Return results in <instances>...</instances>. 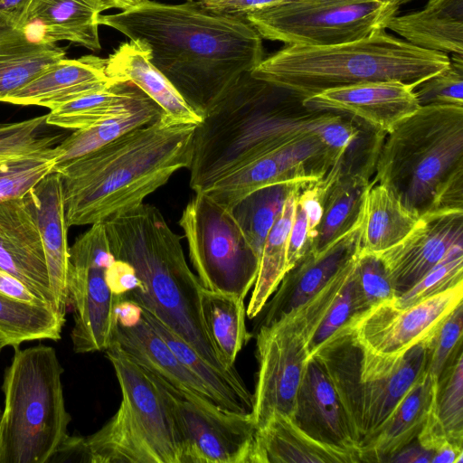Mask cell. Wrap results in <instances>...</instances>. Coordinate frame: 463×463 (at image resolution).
<instances>
[{
  "mask_svg": "<svg viewBox=\"0 0 463 463\" xmlns=\"http://www.w3.org/2000/svg\"><path fill=\"white\" fill-rule=\"evenodd\" d=\"M354 281L357 314L383 301L394 300L398 297L385 267L376 253L359 250Z\"/></svg>",
  "mask_w": 463,
  "mask_h": 463,
  "instance_id": "42",
  "label": "cell"
},
{
  "mask_svg": "<svg viewBox=\"0 0 463 463\" xmlns=\"http://www.w3.org/2000/svg\"><path fill=\"white\" fill-rule=\"evenodd\" d=\"M438 377L426 370L379 430L359 449L361 462H388L417 439Z\"/></svg>",
  "mask_w": 463,
  "mask_h": 463,
  "instance_id": "29",
  "label": "cell"
},
{
  "mask_svg": "<svg viewBox=\"0 0 463 463\" xmlns=\"http://www.w3.org/2000/svg\"><path fill=\"white\" fill-rule=\"evenodd\" d=\"M144 0H91L97 9L101 13L109 9H129Z\"/></svg>",
  "mask_w": 463,
  "mask_h": 463,
  "instance_id": "55",
  "label": "cell"
},
{
  "mask_svg": "<svg viewBox=\"0 0 463 463\" xmlns=\"http://www.w3.org/2000/svg\"><path fill=\"white\" fill-rule=\"evenodd\" d=\"M106 65L107 59L91 54L72 60L63 58L8 95L3 102L52 110L108 87L113 80L106 74Z\"/></svg>",
  "mask_w": 463,
  "mask_h": 463,
  "instance_id": "23",
  "label": "cell"
},
{
  "mask_svg": "<svg viewBox=\"0 0 463 463\" xmlns=\"http://www.w3.org/2000/svg\"><path fill=\"white\" fill-rule=\"evenodd\" d=\"M361 219L349 232L318 253L309 250L288 269L257 315L251 335L269 326L317 294L360 250Z\"/></svg>",
  "mask_w": 463,
  "mask_h": 463,
  "instance_id": "20",
  "label": "cell"
},
{
  "mask_svg": "<svg viewBox=\"0 0 463 463\" xmlns=\"http://www.w3.org/2000/svg\"><path fill=\"white\" fill-rule=\"evenodd\" d=\"M358 462V453L315 439L280 412H274L258 430L252 457V463Z\"/></svg>",
  "mask_w": 463,
  "mask_h": 463,
  "instance_id": "28",
  "label": "cell"
},
{
  "mask_svg": "<svg viewBox=\"0 0 463 463\" xmlns=\"http://www.w3.org/2000/svg\"><path fill=\"white\" fill-rule=\"evenodd\" d=\"M463 302L460 303L445 319L434 335L428 372L439 377L455 352L462 346Z\"/></svg>",
  "mask_w": 463,
  "mask_h": 463,
  "instance_id": "45",
  "label": "cell"
},
{
  "mask_svg": "<svg viewBox=\"0 0 463 463\" xmlns=\"http://www.w3.org/2000/svg\"><path fill=\"white\" fill-rule=\"evenodd\" d=\"M107 281L112 293L117 297H122L139 286L133 268L117 259L107 270Z\"/></svg>",
  "mask_w": 463,
  "mask_h": 463,
  "instance_id": "49",
  "label": "cell"
},
{
  "mask_svg": "<svg viewBox=\"0 0 463 463\" xmlns=\"http://www.w3.org/2000/svg\"><path fill=\"white\" fill-rule=\"evenodd\" d=\"M24 0H0V22L15 27Z\"/></svg>",
  "mask_w": 463,
  "mask_h": 463,
  "instance_id": "53",
  "label": "cell"
},
{
  "mask_svg": "<svg viewBox=\"0 0 463 463\" xmlns=\"http://www.w3.org/2000/svg\"><path fill=\"white\" fill-rule=\"evenodd\" d=\"M430 463H463V448L446 443L433 452Z\"/></svg>",
  "mask_w": 463,
  "mask_h": 463,
  "instance_id": "54",
  "label": "cell"
},
{
  "mask_svg": "<svg viewBox=\"0 0 463 463\" xmlns=\"http://www.w3.org/2000/svg\"><path fill=\"white\" fill-rule=\"evenodd\" d=\"M200 305L204 327L222 365L234 368L238 354L252 336L246 327L244 299L203 288Z\"/></svg>",
  "mask_w": 463,
  "mask_h": 463,
  "instance_id": "34",
  "label": "cell"
},
{
  "mask_svg": "<svg viewBox=\"0 0 463 463\" xmlns=\"http://www.w3.org/2000/svg\"><path fill=\"white\" fill-rule=\"evenodd\" d=\"M449 64L448 54L421 49L383 30L334 45H285L250 74L306 99L372 81L398 80L415 88Z\"/></svg>",
  "mask_w": 463,
  "mask_h": 463,
  "instance_id": "5",
  "label": "cell"
},
{
  "mask_svg": "<svg viewBox=\"0 0 463 463\" xmlns=\"http://www.w3.org/2000/svg\"><path fill=\"white\" fill-rule=\"evenodd\" d=\"M386 28L421 49L463 55V0H428L421 10L393 15Z\"/></svg>",
  "mask_w": 463,
  "mask_h": 463,
  "instance_id": "30",
  "label": "cell"
},
{
  "mask_svg": "<svg viewBox=\"0 0 463 463\" xmlns=\"http://www.w3.org/2000/svg\"><path fill=\"white\" fill-rule=\"evenodd\" d=\"M373 184L390 188L419 217L463 175V107L420 106L385 135Z\"/></svg>",
  "mask_w": 463,
  "mask_h": 463,
  "instance_id": "7",
  "label": "cell"
},
{
  "mask_svg": "<svg viewBox=\"0 0 463 463\" xmlns=\"http://www.w3.org/2000/svg\"><path fill=\"white\" fill-rule=\"evenodd\" d=\"M149 373L172 416L183 463H252L258 429L250 413L210 406Z\"/></svg>",
  "mask_w": 463,
  "mask_h": 463,
  "instance_id": "14",
  "label": "cell"
},
{
  "mask_svg": "<svg viewBox=\"0 0 463 463\" xmlns=\"http://www.w3.org/2000/svg\"><path fill=\"white\" fill-rule=\"evenodd\" d=\"M0 270L24 283L61 314L52 291L34 211L28 194L0 203Z\"/></svg>",
  "mask_w": 463,
  "mask_h": 463,
  "instance_id": "18",
  "label": "cell"
},
{
  "mask_svg": "<svg viewBox=\"0 0 463 463\" xmlns=\"http://www.w3.org/2000/svg\"><path fill=\"white\" fill-rule=\"evenodd\" d=\"M413 89L398 80L372 81L326 90L304 99L303 104L348 116L386 135L420 107Z\"/></svg>",
  "mask_w": 463,
  "mask_h": 463,
  "instance_id": "19",
  "label": "cell"
},
{
  "mask_svg": "<svg viewBox=\"0 0 463 463\" xmlns=\"http://www.w3.org/2000/svg\"><path fill=\"white\" fill-rule=\"evenodd\" d=\"M373 165L347 161L345 156L316 183L323 214L308 240V250L318 253L349 232L361 219L368 189L373 184Z\"/></svg>",
  "mask_w": 463,
  "mask_h": 463,
  "instance_id": "21",
  "label": "cell"
},
{
  "mask_svg": "<svg viewBox=\"0 0 463 463\" xmlns=\"http://www.w3.org/2000/svg\"><path fill=\"white\" fill-rule=\"evenodd\" d=\"M433 337L402 354H381L363 345L347 322L312 353L335 390L359 449L427 370Z\"/></svg>",
  "mask_w": 463,
  "mask_h": 463,
  "instance_id": "6",
  "label": "cell"
},
{
  "mask_svg": "<svg viewBox=\"0 0 463 463\" xmlns=\"http://www.w3.org/2000/svg\"><path fill=\"white\" fill-rule=\"evenodd\" d=\"M106 74L113 80L130 81L135 84L175 123L197 126L203 120L167 78L151 62L149 50L139 40L121 43L109 56Z\"/></svg>",
  "mask_w": 463,
  "mask_h": 463,
  "instance_id": "27",
  "label": "cell"
},
{
  "mask_svg": "<svg viewBox=\"0 0 463 463\" xmlns=\"http://www.w3.org/2000/svg\"><path fill=\"white\" fill-rule=\"evenodd\" d=\"M334 299V291L323 288L304 304L254 334L258 373L250 415L258 430L274 412L292 418L310 356V342Z\"/></svg>",
  "mask_w": 463,
  "mask_h": 463,
  "instance_id": "10",
  "label": "cell"
},
{
  "mask_svg": "<svg viewBox=\"0 0 463 463\" xmlns=\"http://www.w3.org/2000/svg\"><path fill=\"white\" fill-rule=\"evenodd\" d=\"M122 399L112 418L84 438L89 463H183L172 416L156 381L114 341L105 350Z\"/></svg>",
  "mask_w": 463,
  "mask_h": 463,
  "instance_id": "9",
  "label": "cell"
},
{
  "mask_svg": "<svg viewBox=\"0 0 463 463\" xmlns=\"http://www.w3.org/2000/svg\"><path fill=\"white\" fill-rule=\"evenodd\" d=\"M112 341L137 364L175 388L210 406L227 411L205 383L175 355L143 317L129 326L116 323Z\"/></svg>",
  "mask_w": 463,
  "mask_h": 463,
  "instance_id": "24",
  "label": "cell"
},
{
  "mask_svg": "<svg viewBox=\"0 0 463 463\" xmlns=\"http://www.w3.org/2000/svg\"><path fill=\"white\" fill-rule=\"evenodd\" d=\"M47 114L20 121L0 122V162L44 152L56 146L60 136L40 135Z\"/></svg>",
  "mask_w": 463,
  "mask_h": 463,
  "instance_id": "41",
  "label": "cell"
},
{
  "mask_svg": "<svg viewBox=\"0 0 463 463\" xmlns=\"http://www.w3.org/2000/svg\"><path fill=\"white\" fill-rule=\"evenodd\" d=\"M292 419L315 439L359 454L358 444L335 390L314 356L307 362Z\"/></svg>",
  "mask_w": 463,
  "mask_h": 463,
  "instance_id": "22",
  "label": "cell"
},
{
  "mask_svg": "<svg viewBox=\"0 0 463 463\" xmlns=\"http://www.w3.org/2000/svg\"><path fill=\"white\" fill-rule=\"evenodd\" d=\"M204 7L225 14L245 16L248 13L290 0H195Z\"/></svg>",
  "mask_w": 463,
  "mask_h": 463,
  "instance_id": "48",
  "label": "cell"
},
{
  "mask_svg": "<svg viewBox=\"0 0 463 463\" xmlns=\"http://www.w3.org/2000/svg\"><path fill=\"white\" fill-rule=\"evenodd\" d=\"M307 184L286 183L268 185L250 193L232 209L260 260L268 233L280 214L288 195L295 188Z\"/></svg>",
  "mask_w": 463,
  "mask_h": 463,
  "instance_id": "39",
  "label": "cell"
},
{
  "mask_svg": "<svg viewBox=\"0 0 463 463\" xmlns=\"http://www.w3.org/2000/svg\"><path fill=\"white\" fill-rule=\"evenodd\" d=\"M432 452L423 449L417 442L412 445L409 444L402 450L392 456L388 462L396 463H430L432 458Z\"/></svg>",
  "mask_w": 463,
  "mask_h": 463,
  "instance_id": "52",
  "label": "cell"
},
{
  "mask_svg": "<svg viewBox=\"0 0 463 463\" xmlns=\"http://www.w3.org/2000/svg\"><path fill=\"white\" fill-rule=\"evenodd\" d=\"M64 317L46 305L22 302L0 294V334L9 345L61 338Z\"/></svg>",
  "mask_w": 463,
  "mask_h": 463,
  "instance_id": "38",
  "label": "cell"
},
{
  "mask_svg": "<svg viewBox=\"0 0 463 463\" xmlns=\"http://www.w3.org/2000/svg\"><path fill=\"white\" fill-rule=\"evenodd\" d=\"M462 300L463 282L405 307H397L393 300L383 301L348 322L370 350L397 355L432 338Z\"/></svg>",
  "mask_w": 463,
  "mask_h": 463,
  "instance_id": "16",
  "label": "cell"
},
{
  "mask_svg": "<svg viewBox=\"0 0 463 463\" xmlns=\"http://www.w3.org/2000/svg\"><path fill=\"white\" fill-rule=\"evenodd\" d=\"M301 97L243 74L194 129L189 184L203 193L252 160L307 136H317L342 155L360 128L350 117L310 109Z\"/></svg>",
  "mask_w": 463,
  "mask_h": 463,
  "instance_id": "2",
  "label": "cell"
},
{
  "mask_svg": "<svg viewBox=\"0 0 463 463\" xmlns=\"http://www.w3.org/2000/svg\"><path fill=\"white\" fill-rule=\"evenodd\" d=\"M355 267L356 262L354 269L338 291L323 321L315 332L310 342V355L326 338L357 315L354 281Z\"/></svg>",
  "mask_w": 463,
  "mask_h": 463,
  "instance_id": "46",
  "label": "cell"
},
{
  "mask_svg": "<svg viewBox=\"0 0 463 463\" xmlns=\"http://www.w3.org/2000/svg\"><path fill=\"white\" fill-rule=\"evenodd\" d=\"M68 289L74 309L71 337L75 353L105 351L112 342L115 296L107 270L115 261L104 222H95L69 250Z\"/></svg>",
  "mask_w": 463,
  "mask_h": 463,
  "instance_id": "13",
  "label": "cell"
},
{
  "mask_svg": "<svg viewBox=\"0 0 463 463\" xmlns=\"http://www.w3.org/2000/svg\"><path fill=\"white\" fill-rule=\"evenodd\" d=\"M419 216L387 186L373 184L365 195L360 225V250L380 253L402 241Z\"/></svg>",
  "mask_w": 463,
  "mask_h": 463,
  "instance_id": "33",
  "label": "cell"
},
{
  "mask_svg": "<svg viewBox=\"0 0 463 463\" xmlns=\"http://www.w3.org/2000/svg\"><path fill=\"white\" fill-rule=\"evenodd\" d=\"M65 56L56 43L35 40L15 27L1 28L0 101Z\"/></svg>",
  "mask_w": 463,
  "mask_h": 463,
  "instance_id": "32",
  "label": "cell"
},
{
  "mask_svg": "<svg viewBox=\"0 0 463 463\" xmlns=\"http://www.w3.org/2000/svg\"><path fill=\"white\" fill-rule=\"evenodd\" d=\"M45 252L50 282L60 310L65 316L68 289L69 246L61 178L53 171L28 194Z\"/></svg>",
  "mask_w": 463,
  "mask_h": 463,
  "instance_id": "26",
  "label": "cell"
},
{
  "mask_svg": "<svg viewBox=\"0 0 463 463\" xmlns=\"http://www.w3.org/2000/svg\"><path fill=\"white\" fill-rule=\"evenodd\" d=\"M463 282V244L454 247L448 255L414 286L394 299L405 307L441 293Z\"/></svg>",
  "mask_w": 463,
  "mask_h": 463,
  "instance_id": "43",
  "label": "cell"
},
{
  "mask_svg": "<svg viewBox=\"0 0 463 463\" xmlns=\"http://www.w3.org/2000/svg\"><path fill=\"white\" fill-rule=\"evenodd\" d=\"M317 183V182H316ZM316 183L304 186L297 196L298 202L302 205L307 219L308 240L313 235L317 226L319 224L323 207Z\"/></svg>",
  "mask_w": 463,
  "mask_h": 463,
  "instance_id": "50",
  "label": "cell"
},
{
  "mask_svg": "<svg viewBox=\"0 0 463 463\" xmlns=\"http://www.w3.org/2000/svg\"><path fill=\"white\" fill-rule=\"evenodd\" d=\"M413 91L420 106L463 107V55L452 54L447 68L419 83Z\"/></svg>",
  "mask_w": 463,
  "mask_h": 463,
  "instance_id": "44",
  "label": "cell"
},
{
  "mask_svg": "<svg viewBox=\"0 0 463 463\" xmlns=\"http://www.w3.org/2000/svg\"><path fill=\"white\" fill-rule=\"evenodd\" d=\"M459 244H463V210L433 211L420 216L402 241L376 254L399 297Z\"/></svg>",
  "mask_w": 463,
  "mask_h": 463,
  "instance_id": "17",
  "label": "cell"
},
{
  "mask_svg": "<svg viewBox=\"0 0 463 463\" xmlns=\"http://www.w3.org/2000/svg\"><path fill=\"white\" fill-rule=\"evenodd\" d=\"M146 94L130 81L113 80L108 87L51 110L46 124L81 129L130 109Z\"/></svg>",
  "mask_w": 463,
  "mask_h": 463,
  "instance_id": "35",
  "label": "cell"
},
{
  "mask_svg": "<svg viewBox=\"0 0 463 463\" xmlns=\"http://www.w3.org/2000/svg\"><path fill=\"white\" fill-rule=\"evenodd\" d=\"M99 23L144 43L151 62L202 118L264 59L262 38L245 16L217 13L195 0H144L100 14Z\"/></svg>",
  "mask_w": 463,
  "mask_h": 463,
  "instance_id": "1",
  "label": "cell"
},
{
  "mask_svg": "<svg viewBox=\"0 0 463 463\" xmlns=\"http://www.w3.org/2000/svg\"><path fill=\"white\" fill-rule=\"evenodd\" d=\"M196 125L164 114L110 143L59 163L68 227L91 225L133 209L192 160Z\"/></svg>",
  "mask_w": 463,
  "mask_h": 463,
  "instance_id": "3",
  "label": "cell"
},
{
  "mask_svg": "<svg viewBox=\"0 0 463 463\" xmlns=\"http://www.w3.org/2000/svg\"><path fill=\"white\" fill-rule=\"evenodd\" d=\"M57 164L56 146L0 162V203L26 195Z\"/></svg>",
  "mask_w": 463,
  "mask_h": 463,
  "instance_id": "40",
  "label": "cell"
},
{
  "mask_svg": "<svg viewBox=\"0 0 463 463\" xmlns=\"http://www.w3.org/2000/svg\"><path fill=\"white\" fill-rule=\"evenodd\" d=\"M4 26H5V24L0 22V29L3 28Z\"/></svg>",
  "mask_w": 463,
  "mask_h": 463,
  "instance_id": "58",
  "label": "cell"
},
{
  "mask_svg": "<svg viewBox=\"0 0 463 463\" xmlns=\"http://www.w3.org/2000/svg\"><path fill=\"white\" fill-rule=\"evenodd\" d=\"M179 225L202 286L244 299L255 283L260 257L232 210L204 193H195L184 209Z\"/></svg>",
  "mask_w": 463,
  "mask_h": 463,
  "instance_id": "12",
  "label": "cell"
},
{
  "mask_svg": "<svg viewBox=\"0 0 463 463\" xmlns=\"http://www.w3.org/2000/svg\"><path fill=\"white\" fill-rule=\"evenodd\" d=\"M62 373L52 346L16 347L2 385L0 463H46L68 436Z\"/></svg>",
  "mask_w": 463,
  "mask_h": 463,
  "instance_id": "8",
  "label": "cell"
},
{
  "mask_svg": "<svg viewBox=\"0 0 463 463\" xmlns=\"http://www.w3.org/2000/svg\"><path fill=\"white\" fill-rule=\"evenodd\" d=\"M104 224L115 259L128 263L139 281L121 298L147 310L214 367L236 370L222 365L208 336L200 305L203 287L185 260L181 238L159 209L143 203Z\"/></svg>",
  "mask_w": 463,
  "mask_h": 463,
  "instance_id": "4",
  "label": "cell"
},
{
  "mask_svg": "<svg viewBox=\"0 0 463 463\" xmlns=\"http://www.w3.org/2000/svg\"><path fill=\"white\" fill-rule=\"evenodd\" d=\"M6 345H9L6 338L2 334H0V353Z\"/></svg>",
  "mask_w": 463,
  "mask_h": 463,
  "instance_id": "57",
  "label": "cell"
},
{
  "mask_svg": "<svg viewBox=\"0 0 463 463\" xmlns=\"http://www.w3.org/2000/svg\"><path fill=\"white\" fill-rule=\"evenodd\" d=\"M343 156L319 137H303L244 165L203 193L232 210L245 196L268 185L318 182Z\"/></svg>",
  "mask_w": 463,
  "mask_h": 463,
  "instance_id": "15",
  "label": "cell"
},
{
  "mask_svg": "<svg viewBox=\"0 0 463 463\" xmlns=\"http://www.w3.org/2000/svg\"><path fill=\"white\" fill-rule=\"evenodd\" d=\"M304 186L306 185L297 187L289 193L280 214L265 240L257 278L246 308V315L249 318H255L261 311L288 271V236L295 213L296 199L298 192Z\"/></svg>",
  "mask_w": 463,
  "mask_h": 463,
  "instance_id": "36",
  "label": "cell"
},
{
  "mask_svg": "<svg viewBox=\"0 0 463 463\" xmlns=\"http://www.w3.org/2000/svg\"><path fill=\"white\" fill-rule=\"evenodd\" d=\"M0 416H1V411H0Z\"/></svg>",
  "mask_w": 463,
  "mask_h": 463,
  "instance_id": "59",
  "label": "cell"
},
{
  "mask_svg": "<svg viewBox=\"0 0 463 463\" xmlns=\"http://www.w3.org/2000/svg\"><path fill=\"white\" fill-rule=\"evenodd\" d=\"M384 1L389 2V3L392 4L393 5L400 7L402 5L407 4L413 0H384Z\"/></svg>",
  "mask_w": 463,
  "mask_h": 463,
  "instance_id": "56",
  "label": "cell"
},
{
  "mask_svg": "<svg viewBox=\"0 0 463 463\" xmlns=\"http://www.w3.org/2000/svg\"><path fill=\"white\" fill-rule=\"evenodd\" d=\"M416 440L432 453L446 443L463 448L462 346L435 381L427 417Z\"/></svg>",
  "mask_w": 463,
  "mask_h": 463,
  "instance_id": "31",
  "label": "cell"
},
{
  "mask_svg": "<svg viewBox=\"0 0 463 463\" xmlns=\"http://www.w3.org/2000/svg\"><path fill=\"white\" fill-rule=\"evenodd\" d=\"M99 15L91 0H24L15 28L38 41H69L98 52Z\"/></svg>",
  "mask_w": 463,
  "mask_h": 463,
  "instance_id": "25",
  "label": "cell"
},
{
  "mask_svg": "<svg viewBox=\"0 0 463 463\" xmlns=\"http://www.w3.org/2000/svg\"><path fill=\"white\" fill-rule=\"evenodd\" d=\"M307 238L308 228L307 215L302 205L296 199L295 213L288 241V270L290 269L308 250Z\"/></svg>",
  "mask_w": 463,
  "mask_h": 463,
  "instance_id": "47",
  "label": "cell"
},
{
  "mask_svg": "<svg viewBox=\"0 0 463 463\" xmlns=\"http://www.w3.org/2000/svg\"><path fill=\"white\" fill-rule=\"evenodd\" d=\"M398 9L384 0H290L245 17L261 38L285 45L327 46L385 30Z\"/></svg>",
  "mask_w": 463,
  "mask_h": 463,
  "instance_id": "11",
  "label": "cell"
},
{
  "mask_svg": "<svg viewBox=\"0 0 463 463\" xmlns=\"http://www.w3.org/2000/svg\"><path fill=\"white\" fill-rule=\"evenodd\" d=\"M165 112L147 95L128 111L74 130L57 146L58 164L94 151L120 136L160 118Z\"/></svg>",
  "mask_w": 463,
  "mask_h": 463,
  "instance_id": "37",
  "label": "cell"
},
{
  "mask_svg": "<svg viewBox=\"0 0 463 463\" xmlns=\"http://www.w3.org/2000/svg\"><path fill=\"white\" fill-rule=\"evenodd\" d=\"M0 294L22 302L46 305L19 279L3 270H0Z\"/></svg>",
  "mask_w": 463,
  "mask_h": 463,
  "instance_id": "51",
  "label": "cell"
}]
</instances>
